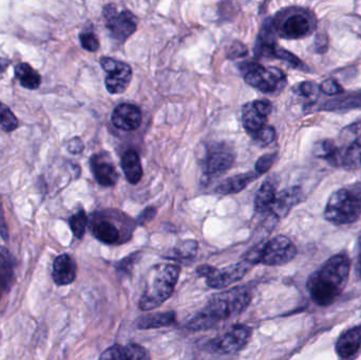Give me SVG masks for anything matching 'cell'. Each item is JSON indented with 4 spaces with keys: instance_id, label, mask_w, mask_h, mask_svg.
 <instances>
[{
    "instance_id": "cell-1",
    "label": "cell",
    "mask_w": 361,
    "mask_h": 360,
    "mask_svg": "<svg viewBox=\"0 0 361 360\" xmlns=\"http://www.w3.org/2000/svg\"><path fill=\"white\" fill-rule=\"evenodd\" d=\"M351 262L345 254L333 256L307 280V290L314 302L326 306L336 302L349 280Z\"/></svg>"
},
{
    "instance_id": "cell-2",
    "label": "cell",
    "mask_w": 361,
    "mask_h": 360,
    "mask_svg": "<svg viewBox=\"0 0 361 360\" xmlns=\"http://www.w3.org/2000/svg\"><path fill=\"white\" fill-rule=\"evenodd\" d=\"M250 300L252 292L247 287H235L216 294L210 298L205 308L189 321L187 328L191 331L210 329L221 321L241 314Z\"/></svg>"
},
{
    "instance_id": "cell-3",
    "label": "cell",
    "mask_w": 361,
    "mask_h": 360,
    "mask_svg": "<svg viewBox=\"0 0 361 360\" xmlns=\"http://www.w3.org/2000/svg\"><path fill=\"white\" fill-rule=\"evenodd\" d=\"M180 274L177 264H158L152 266L147 275L145 289L140 299L142 311H152L162 306L171 298Z\"/></svg>"
},
{
    "instance_id": "cell-4",
    "label": "cell",
    "mask_w": 361,
    "mask_h": 360,
    "mask_svg": "<svg viewBox=\"0 0 361 360\" xmlns=\"http://www.w3.org/2000/svg\"><path fill=\"white\" fill-rule=\"evenodd\" d=\"M360 216V194L345 188L335 192L324 209V218L335 225L354 223Z\"/></svg>"
},
{
    "instance_id": "cell-5",
    "label": "cell",
    "mask_w": 361,
    "mask_h": 360,
    "mask_svg": "<svg viewBox=\"0 0 361 360\" xmlns=\"http://www.w3.org/2000/svg\"><path fill=\"white\" fill-rule=\"evenodd\" d=\"M294 243L284 236H277L267 241L264 245L252 249L245 258L252 266L262 263L269 266H279L288 263L296 256Z\"/></svg>"
},
{
    "instance_id": "cell-6",
    "label": "cell",
    "mask_w": 361,
    "mask_h": 360,
    "mask_svg": "<svg viewBox=\"0 0 361 360\" xmlns=\"http://www.w3.org/2000/svg\"><path fill=\"white\" fill-rule=\"evenodd\" d=\"M242 68L246 84L261 92L273 94L286 86V75L278 68L263 67L256 63H245Z\"/></svg>"
},
{
    "instance_id": "cell-7",
    "label": "cell",
    "mask_w": 361,
    "mask_h": 360,
    "mask_svg": "<svg viewBox=\"0 0 361 360\" xmlns=\"http://www.w3.org/2000/svg\"><path fill=\"white\" fill-rule=\"evenodd\" d=\"M276 32L286 39H299L310 35L315 29V20L305 10L288 11L277 21H274Z\"/></svg>"
},
{
    "instance_id": "cell-8",
    "label": "cell",
    "mask_w": 361,
    "mask_h": 360,
    "mask_svg": "<svg viewBox=\"0 0 361 360\" xmlns=\"http://www.w3.org/2000/svg\"><path fill=\"white\" fill-rule=\"evenodd\" d=\"M252 268V264L244 259L243 261L238 262L222 270L212 266H201L197 268V273L200 277L205 278L208 287L221 290L243 279Z\"/></svg>"
},
{
    "instance_id": "cell-9",
    "label": "cell",
    "mask_w": 361,
    "mask_h": 360,
    "mask_svg": "<svg viewBox=\"0 0 361 360\" xmlns=\"http://www.w3.org/2000/svg\"><path fill=\"white\" fill-rule=\"evenodd\" d=\"M235 162V154L228 145L218 143L208 149L203 161V177L206 182L220 177L228 171Z\"/></svg>"
},
{
    "instance_id": "cell-10",
    "label": "cell",
    "mask_w": 361,
    "mask_h": 360,
    "mask_svg": "<svg viewBox=\"0 0 361 360\" xmlns=\"http://www.w3.org/2000/svg\"><path fill=\"white\" fill-rule=\"evenodd\" d=\"M103 16L110 33L118 42H125L137 29V19L129 11L118 13L116 4L104 6Z\"/></svg>"
},
{
    "instance_id": "cell-11",
    "label": "cell",
    "mask_w": 361,
    "mask_h": 360,
    "mask_svg": "<svg viewBox=\"0 0 361 360\" xmlns=\"http://www.w3.org/2000/svg\"><path fill=\"white\" fill-rule=\"evenodd\" d=\"M101 66L107 73L105 85L108 92L110 94L124 93L133 78V69L130 66L111 57H102Z\"/></svg>"
},
{
    "instance_id": "cell-12",
    "label": "cell",
    "mask_w": 361,
    "mask_h": 360,
    "mask_svg": "<svg viewBox=\"0 0 361 360\" xmlns=\"http://www.w3.org/2000/svg\"><path fill=\"white\" fill-rule=\"evenodd\" d=\"M252 330L247 325H235L222 335L212 340V346L221 354H233L245 348L252 337Z\"/></svg>"
},
{
    "instance_id": "cell-13",
    "label": "cell",
    "mask_w": 361,
    "mask_h": 360,
    "mask_svg": "<svg viewBox=\"0 0 361 360\" xmlns=\"http://www.w3.org/2000/svg\"><path fill=\"white\" fill-rule=\"evenodd\" d=\"M271 110L273 105L267 99H259L243 106L242 124L250 137H256L267 126V116L271 113Z\"/></svg>"
},
{
    "instance_id": "cell-14",
    "label": "cell",
    "mask_w": 361,
    "mask_h": 360,
    "mask_svg": "<svg viewBox=\"0 0 361 360\" xmlns=\"http://www.w3.org/2000/svg\"><path fill=\"white\" fill-rule=\"evenodd\" d=\"M354 139L345 144L343 147H338L336 156L332 162L333 166L343 167L345 169L361 168V125L352 126Z\"/></svg>"
},
{
    "instance_id": "cell-15",
    "label": "cell",
    "mask_w": 361,
    "mask_h": 360,
    "mask_svg": "<svg viewBox=\"0 0 361 360\" xmlns=\"http://www.w3.org/2000/svg\"><path fill=\"white\" fill-rule=\"evenodd\" d=\"M142 112L137 106L124 103L116 106L111 114L114 126L124 131H135L141 127Z\"/></svg>"
},
{
    "instance_id": "cell-16",
    "label": "cell",
    "mask_w": 361,
    "mask_h": 360,
    "mask_svg": "<svg viewBox=\"0 0 361 360\" xmlns=\"http://www.w3.org/2000/svg\"><path fill=\"white\" fill-rule=\"evenodd\" d=\"M91 170L97 183L104 187L114 186L118 180V173L110 159L106 154H97L91 159Z\"/></svg>"
},
{
    "instance_id": "cell-17",
    "label": "cell",
    "mask_w": 361,
    "mask_h": 360,
    "mask_svg": "<svg viewBox=\"0 0 361 360\" xmlns=\"http://www.w3.org/2000/svg\"><path fill=\"white\" fill-rule=\"evenodd\" d=\"M302 199L303 192L299 186H294V187L282 190V192H278L277 196H276L273 206L269 211V215L274 216L278 219H281V218L288 216L290 209L295 205L301 202Z\"/></svg>"
},
{
    "instance_id": "cell-18",
    "label": "cell",
    "mask_w": 361,
    "mask_h": 360,
    "mask_svg": "<svg viewBox=\"0 0 361 360\" xmlns=\"http://www.w3.org/2000/svg\"><path fill=\"white\" fill-rule=\"evenodd\" d=\"M99 360H152L149 352L144 347L137 344L127 346L110 347L99 357Z\"/></svg>"
},
{
    "instance_id": "cell-19",
    "label": "cell",
    "mask_w": 361,
    "mask_h": 360,
    "mask_svg": "<svg viewBox=\"0 0 361 360\" xmlns=\"http://www.w3.org/2000/svg\"><path fill=\"white\" fill-rule=\"evenodd\" d=\"M276 29L273 19H267L263 23L260 34L257 38L255 54L257 57H273L274 52L277 48L276 44Z\"/></svg>"
},
{
    "instance_id": "cell-20",
    "label": "cell",
    "mask_w": 361,
    "mask_h": 360,
    "mask_svg": "<svg viewBox=\"0 0 361 360\" xmlns=\"http://www.w3.org/2000/svg\"><path fill=\"white\" fill-rule=\"evenodd\" d=\"M76 278V263L69 255L59 256L53 263V279L57 285H71Z\"/></svg>"
},
{
    "instance_id": "cell-21",
    "label": "cell",
    "mask_w": 361,
    "mask_h": 360,
    "mask_svg": "<svg viewBox=\"0 0 361 360\" xmlns=\"http://www.w3.org/2000/svg\"><path fill=\"white\" fill-rule=\"evenodd\" d=\"M277 194V182L275 179L269 178L267 181L263 182L255 198V209L257 213H263V215L269 213Z\"/></svg>"
},
{
    "instance_id": "cell-22",
    "label": "cell",
    "mask_w": 361,
    "mask_h": 360,
    "mask_svg": "<svg viewBox=\"0 0 361 360\" xmlns=\"http://www.w3.org/2000/svg\"><path fill=\"white\" fill-rule=\"evenodd\" d=\"M361 346V325L348 330L337 340L336 351L339 356L348 359L357 352Z\"/></svg>"
},
{
    "instance_id": "cell-23",
    "label": "cell",
    "mask_w": 361,
    "mask_h": 360,
    "mask_svg": "<svg viewBox=\"0 0 361 360\" xmlns=\"http://www.w3.org/2000/svg\"><path fill=\"white\" fill-rule=\"evenodd\" d=\"M258 177L259 175L256 173H245L233 175L219 184L218 187L216 188V192L223 194V196L238 194V192L245 190L250 183L258 179Z\"/></svg>"
},
{
    "instance_id": "cell-24",
    "label": "cell",
    "mask_w": 361,
    "mask_h": 360,
    "mask_svg": "<svg viewBox=\"0 0 361 360\" xmlns=\"http://www.w3.org/2000/svg\"><path fill=\"white\" fill-rule=\"evenodd\" d=\"M121 166L124 171L125 177L129 183L135 185L139 183L143 177V168H142L141 160L137 152L130 150L123 156L121 161Z\"/></svg>"
},
{
    "instance_id": "cell-25",
    "label": "cell",
    "mask_w": 361,
    "mask_h": 360,
    "mask_svg": "<svg viewBox=\"0 0 361 360\" xmlns=\"http://www.w3.org/2000/svg\"><path fill=\"white\" fill-rule=\"evenodd\" d=\"M175 312H160L140 317L137 325L141 330L160 329L176 323Z\"/></svg>"
},
{
    "instance_id": "cell-26",
    "label": "cell",
    "mask_w": 361,
    "mask_h": 360,
    "mask_svg": "<svg viewBox=\"0 0 361 360\" xmlns=\"http://www.w3.org/2000/svg\"><path fill=\"white\" fill-rule=\"evenodd\" d=\"M15 261L6 247H0V290L10 289L14 281Z\"/></svg>"
},
{
    "instance_id": "cell-27",
    "label": "cell",
    "mask_w": 361,
    "mask_h": 360,
    "mask_svg": "<svg viewBox=\"0 0 361 360\" xmlns=\"http://www.w3.org/2000/svg\"><path fill=\"white\" fill-rule=\"evenodd\" d=\"M92 232L97 240L105 244H116L121 239L120 230L109 220L102 219L95 222Z\"/></svg>"
},
{
    "instance_id": "cell-28",
    "label": "cell",
    "mask_w": 361,
    "mask_h": 360,
    "mask_svg": "<svg viewBox=\"0 0 361 360\" xmlns=\"http://www.w3.org/2000/svg\"><path fill=\"white\" fill-rule=\"evenodd\" d=\"M15 76L20 82L21 86L30 90H35L39 87L42 78L37 71L29 63H20L15 67Z\"/></svg>"
},
{
    "instance_id": "cell-29",
    "label": "cell",
    "mask_w": 361,
    "mask_h": 360,
    "mask_svg": "<svg viewBox=\"0 0 361 360\" xmlns=\"http://www.w3.org/2000/svg\"><path fill=\"white\" fill-rule=\"evenodd\" d=\"M197 254V243L195 241L187 240L180 243L178 247L171 251L166 259L175 260V261L188 262L193 261Z\"/></svg>"
},
{
    "instance_id": "cell-30",
    "label": "cell",
    "mask_w": 361,
    "mask_h": 360,
    "mask_svg": "<svg viewBox=\"0 0 361 360\" xmlns=\"http://www.w3.org/2000/svg\"><path fill=\"white\" fill-rule=\"evenodd\" d=\"M338 147L332 139H324V141L317 142L314 148V154L317 158L326 159L329 162L332 163L336 156Z\"/></svg>"
},
{
    "instance_id": "cell-31",
    "label": "cell",
    "mask_w": 361,
    "mask_h": 360,
    "mask_svg": "<svg viewBox=\"0 0 361 360\" xmlns=\"http://www.w3.org/2000/svg\"><path fill=\"white\" fill-rule=\"evenodd\" d=\"M18 127V120L10 108L0 101V128L6 132H12Z\"/></svg>"
},
{
    "instance_id": "cell-32",
    "label": "cell",
    "mask_w": 361,
    "mask_h": 360,
    "mask_svg": "<svg viewBox=\"0 0 361 360\" xmlns=\"http://www.w3.org/2000/svg\"><path fill=\"white\" fill-rule=\"evenodd\" d=\"M70 228L72 232L78 239H82L86 232L88 225V218L84 211H78L75 215L72 216L69 220Z\"/></svg>"
},
{
    "instance_id": "cell-33",
    "label": "cell",
    "mask_w": 361,
    "mask_h": 360,
    "mask_svg": "<svg viewBox=\"0 0 361 360\" xmlns=\"http://www.w3.org/2000/svg\"><path fill=\"white\" fill-rule=\"evenodd\" d=\"M273 57H277V58L281 59V61H286L288 65L296 68V69H302L303 66H305L298 57L295 56L293 53L280 48V46H277V48H276Z\"/></svg>"
},
{
    "instance_id": "cell-34",
    "label": "cell",
    "mask_w": 361,
    "mask_h": 360,
    "mask_svg": "<svg viewBox=\"0 0 361 360\" xmlns=\"http://www.w3.org/2000/svg\"><path fill=\"white\" fill-rule=\"evenodd\" d=\"M277 159V154H267L258 159L255 164V173L258 175L267 173Z\"/></svg>"
},
{
    "instance_id": "cell-35",
    "label": "cell",
    "mask_w": 361,
    "mask_h": 360,
    "mask_svg": "<svg viewBox=\"0 0 361 360\" xmlns=\"http://www.w3.org/2000/svg\"><path fill=\"white\" fill-rule=\"evenodd\" d=\"M80 40L85 50L89 51V52H95V51L99 50V39L91 32H85V33L80 34Z\"/></svg>"
},
{
    "instance_id": "cell-36",
    "label": "cell",
    "mask_w": 361,
    "mask_h": 360,
    "mask_svg": "<svg viewBox=\"0 0 361 360\" xmlns=\"http://www.w3.org/2000/svg\"><path fill=\"white\" fill-rule=\"evenodd\" d=\"M319 90L322 91L324 94L328 95H338L343 92V88L332 78L324 80L322 85H320Z\"/></svg>"
},
{
    "instance_id": "cell-37",
    "label": "cell",
    "mask_w": 361,
    "mask_h": 360,
    "mask_svg": "<svg viewBox=\"0 0 361 360\" xmlns=\"http://www.w3.org/2000/svg\"><path fill=\"white\" fill-rule=\"evenodd\" d=\"M276 137L275 129L271 126H267L264 129L260 131L256 137H254L259 144L261 145L267 146L273 143Z\"/></svg>"
},
{
    "instance_id": "cell-38",
    "label": "cell",
    "mask_w": 361,
    "mask_h": 360,
    "mask_svg": "<svg viewBox=\"0 0 361 360\" xmlns=\"http://www.w3.org/2000/svg\"><path fill=\"white\" fill-rule=\"evenodd\" d=\"M299 93L303 97H309V99H315L318 97V91L319 87L311 82H305L298 87Z\"/></svg>"
},
{
    "instance_id": "cell-39",
    "label": "cell",
    "mask_w": 361,
    "mask_h": 360,
    "mask_svg": "<svg viewBox=\"0 0 361 360\" xmlns=\"http://www.w3.org/2000/svg\"><path fill=\"white\" fill-rule=\"evenodd\" d=\"M156 215L157 209H154V207H148V209H144L141 215L137 218V223H139L140 225H145V224L152 221L154 218L156 217Z\"/></svg>"
},
{
    "instance_id": "cell-40",
    "label": "cell",
    "mask_w": 361,
    "mask_h": 360,
    "mask_svg": "<svg viewBox=\"0 0 361 360\" xmlns=\"http://www.w3.org/2000/svg\"><path fill=\"white\" fill-rule=\"evenodd\" d=\"M137 258H139V254H133V255L129 256L126 259L123 260V261L118 262L116 268H120L123 272H128L130 271V268H133L135 262L137 261Z\"/></svg>"
},
{
    "instance_id": "cell-41",
    "label": "cell",
    "mask_w": 361,
    "mask_h": 360,
    "mask_svg": "<svg viewBox=\"0 0 361 360\" xmlns=\"http://www.w3.org/2000/svg\"><path fill=\"white\" fill-rule=\"evenodd\" d=\"M0 236H1L4 240H8V226H6V220H4L1 201H0Z\"/></svg>"
},
{
    "instance_id": "cell-42",
    "label": "cell",
    "mask_w": 361,
    "mask_h": 360,
    "mask_svg": "<svg viewBox=\"0 0 361 360\" xmlns=\"http://www.w3.org/2000/svg\"><path fill=\"white\" fill-rule=\"evenodd\" d=\"M246 52H247V51H246L245 46H244L241 42H237V44H235L231 46V56L241 57L243 56V55H245Z\"/></svg>"
},
{
    "instance_id": "cell-43",
    "label": "cell",
    "mask_w": 361,
    "mask_h": 360,
    "mask_svg": "<svg viewBox=\"0 0 361 360\" xmlns=\"http://www.w3.org/2000/svg\"><path fill=\"white\" fill-rule=\"evenodd\" d=\"M68 148H69V151L71 152V154H80V151L84 149V145H82L80 139H73L70 142Z\"/></svg>"
},
{
    "instance_id": "cell-44",
    "label": "cell",
    "mask_w": 361,
    "mask_h": 360,
    "mask_svg": "<svg viewBox=\"0 0 361 360\" xmlns=\"http://www.w3.org/2000/svg\"><path fill=\"white\" fill-rule=\"evenodd\" d=\"M356 272L361 278V232L357 243V262H356Z\"/></svg>"
},
{
    "instance_id": "cell-45",
    "label": "cell",
    "mask_w": 361,
    "mask_h": 360,
    "mask_svg": "<svg viewBox=\"0 0 361 360\" xmlns=\"http://www.w3.org/2000/svg\"><path fill=\"white\" fill-rule=\"evenodd\" d=\"M8 61H6V59L4 58H0V73L6 70V68L8 67Z\"/></svg>"
}]
</instances>
